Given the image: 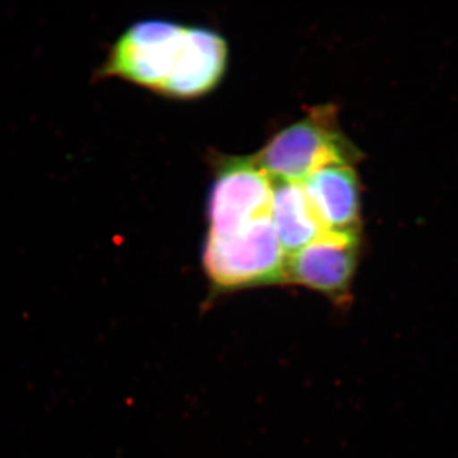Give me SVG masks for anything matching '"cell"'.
I'll use <instances>...</instances> for the list:
<instances>
[{
    "label": "cell",
    "instance_id": "ba28073f",
    "mask_svg": "<svg viewBox=\"0 0 458 458\" xmlns=\"http://www.w3.org/2000/svg\"><path fill=\"white\" fill-rule=\"evenodd\" d=\"M273 181L271 218L285 255L311 243L327 229L321 222L302 182Z\"/></svg>",
    "mask_w": 458,
    "mask_h": 458
},
{
    "label": "cell",
    "instance_id": "7a4b0ae2",
    "mask_svg": "<svg viewBox=\"0 0 458 458\" xmlns=\"http://www.w3.org/2000/svg\"><path fill=\"white\" fill-rule=\"evenodd\" d=\"M358 155L337 129L335 110L322 106L274 135L254 159L271 180L303 182L327 165H352Z\"/></svg>",
    "mask_w": 458,
    "mask_h": 458
},
{
    "label": "cell",
    "instance_id": "3957f363",
    "mask_svg": "<svg viewBox=\"0 0 458 458\" xmlns=\"http://www.w3.org/2000/svg\"><path fill=\"white\" fill-rule=\"evenodd\" d=\"M188 31L167 21L134 23L114 41L98 78H119L164 95L182 59Z\"/></svg>",
    "mask_w": 458,
    "mask_h": 458
},
{
    "label": "cell",
    "instance_id": "52a82bcc",
    "mask_svg": "<svg viewBox=\"0 0 458 458\" xmlns=\"http://www.w3.org/2000/svg\"><path fill=\"white\" fill-rule=\"evenodd\" d=\"M302 185L327 231H360V183L352 165L319 168Z\"/></svg>",
    "mask_w": 458,
    "mask_h": 458
},
{
    "label": "cell",
    "instance_id": "277c9868",
    "mask_svg": "<svg viewBox=\"0 0 458 458\" xmlns=\"http://www.w3.org/2000/svg\"><path fill=\"white\" fill-rule=\"evenodd\" d=\"M216 164L209 201V234L225 236L271 216L273 181L254 157H223Z\"/></svg>",
    "mask_w": 458,
    "mask_h": 458
},
{
    "label": "cell",
    "instance_id": "6da1fadb",
    "mask_svg": "<svg viewBox=\"0 0 458 458\" xmlns=\"http://www.w3.org/2000/svg\"><path fill=\"white\" fill-rule=\"evenodd\" d=\"M285 262L271 216L225 236L208 234L205 241L203 265L212 298L242 289L285 284Z\"/></svg>",
    "mask_w": 458,
    "mask_h": 458
},
{
    "label": "cell",
    "instance_id": "8992f818",
    "mask_svg": "<svg viewBox=\"0 0 458 458\" xmlns=\"http://www.w3.org/2000/svg\"><path fill=\"white\" fill-rule=\"evenodd\" d=\"M227 55V44L218 33L189 27L182 59L164 95L174 98H195L210 92L221 82Z\"/></svg>",
    "mask_w": 458,
    "mask_h": 458
},
{
    "label": "cell",
    "instance_id": "5b68a950",
    "mask_svg": "<svg viewBox=\"0 0 458 458\" xmlns=\"http://www.w3.org/2000/svg\"><path fill=\"white\" fill-rule=\"evenodd\" d=\"M360 258V231H327L286 256V284L302 285L345 306Z\"/></svg>",
    "mask_w": 458,
    "mask_h": 458
}]
</instances>
